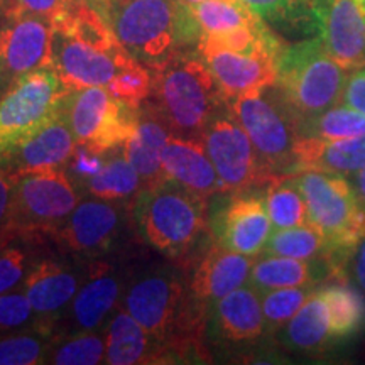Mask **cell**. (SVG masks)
Wrapping results in <instances>:
<instances>
[{"label": "cell", "instance_id": "6da1fadb", "mask_svg": "<svg viewBox=\"0 0 365 365\" xmlns=\"http://www.w3.org/2000/svg\"><path fill=\"white\" fill-rule=\"evenodd\" d=\"M51 70L68 90L107 86L134 58L118 43L110 24L98 9L71 4L53 19Z\"/></svg>", "mask_w": 365, "mask_h": 365}, {"label": "cell", "instance_id": "7a4b0ae2", "mask_svg": "<svg viewBox=\"0 0 365 365\" xmlns=\"http://www.w3.org/2000/svg\"><path fill=\"white\" fill-rule=\"evenodd\" d=\"M103 17L125 51L153 71L202 41L191 7L181 0H108Z\"/></svg>", "mask_w": 365, "mask_h": 365}, {"label": "cell", "instance_id": "3957f363", "mask_svg": "<svg viewBox=\"0 0 365 365\" xmlns=\"http://www.w3.org/2000/svg\"><path fill=\"white\" fill-rule=\"evenodd\" d=\"M154 100L173 134L202 137L227 102L202 54L178 51L153 75Z\"/></svg>", "mask_w": 365, "mask_h": 365}, {"label": "cell", "instance_id": "277c9868", "mask_svg": "<svg viewBox=\"0 0 365 365\" xmlns=\"http://www.w3.org/2000/svg\"><path fill=\"white\" fill-rule=\"evenodd\" d=\"M208 200L164 178L135 195L134 222L143 239L166 257H181L207 230Z\"/></svg>", "mask_w": 365, "mask_h": 365}, {"label": "cell", "instance_id": "5b68a950", "mask_svg": "<svg viewBox=\"0 0 365 365\" xmlns=\"http://www.w3.org/2000/svg\"><path fill=\"white\" fill-rule=\"evenodd\" d=\"M349 73L330 56L319 36L282 48L274 86L294 113L298 130L304 122L341 102Z\"/></svg>", "mask_w": 365, "mask_h": 365}, {"label": "cell", "instance_id": "8992f818", "mask_svg": "<svg viewBox=\"0 0 365 365\" xmlns=\"http://www.w3.org/2000/svg\"><path fill=\"white\" fill-rule=\"evenodd\" d=\"M228 108L247 132L259 159L274 180L281 181L298 175L296 144L301 137L298 120L276 86L228 100Z\"/></svg>", "mask_w": 365, "mask_h": 365}, {"label": "cell", "instance_id": "52a82bcc", "mask_svg": "<svg viewBox=\"0 0 365 365\" xmlns=\"http://www.w3.org/2000/svg\"><path fill=\"white\" fill-rule=\"evenodd\" d=\"M304 202L309 223L330 242L345 264L365 239V207L350 180L336 173L303 171L293 176Z\"/></svg>", "mask_w": 365, "mask_h": 365}, {"label": "cell", "instance_id": "ba28073f", "mask_svg": "<svg viewBox=\"0 0 365 365\" xmlns=\"http://www.w3.org/2000/svg\"><path fill=\"white\" fill-rule=\"evenodd\" d=\"M70 91L51 68L12 80L0 97V154L58 115Z\"/></svg>", "mask_w": 365, "mask_h": 365}, {"label": "cell", "instance_id": "9c48e42d", "mask_svg": "<svg viewBox=\"0 0 365 365\" xmlns=\"http://www.w3.org/2000/svg\"><path fill=\"white\" fill-rule=\"evenodd\" d=\"M78 203L80 196L63 168L17 178L14 188L12 235H53Z\"/></svg>", "mask_w": 365, "mask_h": 365}, {"label": "cell", "instance_id": "30bf717a", "mask_svg": "<svg viewBox=\"0 0 365 365\" xmlns=\"http://www.w3.org/2000/svg\"><path fill=\"white\" fill-rule=\"evenodd\" d=\"M65 113L76 143L102 154L124 145L139 124V108L117 100L107 86L70 91Z\"/></svg>", "mask_w": 365, "mask_h": 365}, {"label": "cell", "instance_id": "8fae6325", "mask_svg": "<svg viewBox=\"0 0 365 365\" xmlns=\"http://www.w3.org/2000/svg\"><path fill=\"white\" fill-rule=\"evenodd\" d=\"M202 140L215 166L222 193H242L276 182L232 112L222 108L203 130Z\"/></svg>", "mask_w": 365, "mask_h": 365}, {"label": "cell", "instance_id": "7c38bea8", "mask_svg": "<svg viewBox=\"0 0 365 365\" xmlns=\"http://www.w3.org/2000/svg\"><path fill=\"white\" fill-rule=\"evenodd\" d=\"M185 304V287L176 274L158 271L132 282L124 296V309L149 333L156 345L171 340Z\"/></svg>", "mask_w": 365, "mask_h": 365}, {"label": "cell", "instance_id": "4fadbf2b", "mask_svg": "<svg viewBox=\"0 0 365 365\" xmlns=\"http://www.w3.org/2000/svg\"><path fill=\"white\" fill-rule=\"evenodd\" d=\"M53 39L51 21L17 7L11 9L7 22L0 27V68L6 80L51 68Z\"/></svg>", "mask_w": 365, "mask_h": 365}, {"label": "cell", "instance_id": "5bb4252c", "mask_svg": "<svg viewBox=\"0 0 365 365\" xmlns=\"http://www.w3.org/2000/svg\"><path fill=\"white\" fill-rule=\"evenodd\" d=\"M282 48L284 44L279 39L249 53L228 49H210L198 53L205 58L228 102L240 95L261 91L276 85L277 59Z\"/></svg>", "mask_w": 365, "mask_h": 365}, {"label": "cell", "instance_id": "9a60e30c", "mask_svg": "<svg viewBox=\"0 0 365 365\" xmlns=\"http://www.w3.org/2000/svg\"><path fill=\"white\" fill-rule=\"evenodd\" d=\"M76 145L63 108L38 130L0 154V166L16 180L31 173L59 170L70 164Z\"/></svg>", "mask_w": 365, "mask_h": 365}, {"label": "cell", "instance_id": "2e32d148", "mask_svg": "<svg viewBox=\"0 0 365 365\" xmlns=\"http://www.w3.org/2000/svg\"><path fill=\"white\" fill-rule=\"evenodd\" d=\"M234 195L213 217V237L223 247L255 259L264 252L274 228L266 198L250 191Z\"/></svg>", "mask_w": 365, "mask_h": 365}, {"label": "cell", "instance_id": "e0dca14e", "mask_svg": "<svg viewBox=\"0 0 365 365\" xmlns=\"http://www.w3.org/2000/svg\"><path fill=\"white\" fill-rule=\"evenodd\" d=\"M122 227L124 213L120 207L113 202L95 198L78 203L53 237L73 254L97 257L117 244Z\"/></svg>", "mask_w": 365, "mask_h": 365}, {"label": "cell", "instance_id": "ac0fdd59", "mask_svg": "<svg viewBox=\"0 0 365 365\" xmlns=\"http://www.w3.org/2000/svg\"><path fill=\"white\" fill-rule=\"evenodd\" d=\"M319 39L346 71L365 68V11L359 0H330Z\"/></svg>", "mask_w": 365, "mask_h": 365}, {"label": "cell", "instance_id": "d6986e66", "mask_svg": "<svg viewBox=\"0 0 365 365\" xmlns=\"http://www.w3.org/2000/svg\"><path fill=\"white\" fill-rule=\"evenodd\" d=\"M252 264V257L234 252L218 242H213L190 282V291L196 303L202 307H213L223 296L249 284Z\"/></svg>", "mask_w": 365, "mask_h": 365}, {"label": "cell", "instance_id": "ffe728a7", "mask_svg": "<svg viewBox=\"0 0 365 365\" xmlns=\"http://www.w3.org/2000/svg\"><path fill=\"white\" fill-rule=\"evenodd\" d=\"M161 163L164 178L176 181L195 195L208 200L215 193H222L220 180L202 137L173 134L164 145Z\"/></svg>", "mask_w": 365, "mask_h": 365}, {"label": "cell", "instance_id": "44dd1931", "mask_svg": "<svg viewBox=\"0 0 365 365\" xmlns=\"http://www.w3.org/2000/svg\"><path fill=\"white\" fill-rule=\"evenodd\" d=\"M212 325L215 335L225 344L250 345L261 340L267 331L261 293L245 284L223 296L212 307Z\"/></svg>", "mask_w": 365, "mask_h": 365}, {"label": "cell", "instance_id": "7402d4cb", "mask_svg": "<svg viewBox=\"0 0 365 365\" xmlns=\"http://www.w3.org/2000/svg\"><path fill=\"white\" fill-rule=\"evenodd\" d=\"M80 286L78 274L56 261L46 259L29 269L24 277V294L34 314L41 318V330H49V318L70 307Z\"/></svg>", "mask_w": 365, "mask_h": 365}, {"label": "cell", "instance_id": "603a6c76", "mask_svg": "<svg viewBox=\"0 0 365 365\" xmlns=\"http://www.w3.org/2000/svg\"><path fill=\"white\" fill-rule=\"evenodd\" d=\"M330 281H346L325 259L301 261L282 255L262 254L250 269L249 286L259 293L281 287H318Z\"/></svg>", "mask_w": 365, "mask_h": 365}, {"label": "cell", "instance_id": "cb8c5ba5", "mask_svg": "<svg viewBox=\"0 0 365 365\" xmlns=\"http://www.w3.org/2000/svg\"><path fill=\"white\" fill-rule=\"evenodd\" d=\"M272 31L296 41L317 38L330 0H242Z\"/></svg>", "mask_w": 365, "mask_h": 365}, {"label": "cell", "instance_id": "d4e9b609", "mask_svg": "<svg viewBox=\"0 0 365 365\" xmlns=\"http://www.w3.org/2000/svg\"><path fill=\"white\" fill-rule=\"evenodd\" d=\"M171 135L173 130L170 125L153 103L149 102L144 107H139V124L130 139L124 144V153L139 173L143 186L164 180L161 156L164 145Z\"/></svg>", "mask_w": 365, "mask_h": 365}, {"label": "cell", "instance_id": "484cf974", "mask_svg": "<svg viewBox=\"0 0 365 365\" xmlns=\"http://www.w3.org/2000/svg\"><path fill=\"white\" fill-rule=\"evenodd\" d=\"M296 164L298 175L303 171L352 175L365 168V135L340 140L299 137L296 144Z\"/></svg>", "mask_w": 365, "mask_h": 365}, {"label": "cell", "instance_id": "4316f807", "mask_svg": "<svg viewBox=\"0 0 365 365\" xmlns=\"http://www.w3.org/2000/svg\"><path fill=\"white\" fill-rule=\"evenodd\" d=\"M122 294V281L108 267H98L88 281L80 286L70 303L71 327L80 331H91L107 319L117 307Z\"/></svg>", "mask_w": 365, "mask_h": 365}, {"label": "cell", "instance_id": "83f0119b", "mask_svg": "<svg viewBox=\"0 0 365 365\" xmlns=\"http://www.w3.org/2000/svg\"><path fill=\"white\" fill-rule=\"evenodd\" d=\"M158 345L127 309L113 314L105 333V364L137 365L154 362Z\"/></svg>", "mask_w": 365, "mask_h": 365}, {"label": "cell", "instance_id": "f1b7e54d", "mask_svg": "<svg viewBox=\"0 0 365 365\" xmlns=\"http://www.w3.org/2000/svg\"><path fill=\"white\" fill-rule=\"evenodd\" d=\"M279 331L282 345L299 354H322L335 340L330 331L328 309L317 291Z\"/></svg>", "mask_w": 365, "mask_h": 365}, {"label": "cell", "instance_id": "f546056e", "mask_svg": "<svg viewBox=\"0 0 365 365\" xmlns=\"http://www.w3.org/2000/svg\"><path fill=\"white\" fill-rule=\"evenodd\" d=\"M262 254L282 255V257L301 259V261L325 259L344 279H346V264L333 252L327 237L312 223L293 228H274Z\"/></svg>", "mask_w": 365, "mask_h": 365}, {"label": "cell", "instance_id": "4dcf8cb0", "mask_svg": "<svg viewBox=\"0 0 365 365\" xmlns=\"http://www.w3.org/2000/svg\"><path fill=\"white\" fill-rule=\"evenodd\" d=\"M86 191L98 200L122 202L130 200L143 188L139 173L125 158L124 145L108 150L105 154V164L97 175L83 181Z\"/></svg>", "mask_w": 365, "mask_h": 365}, {"label": "cell", "instance_id": "1f68e13d", "mask_svg": "<svg viewBox=\"0 0 365 365\" xmlns=\"http://www.w3.org/2000/svg\"><path fill=\"white\" fill-rule=\"evenodd\" d=\"M330 318V331L335 340L349 339L365 323V301L362 294L346 281H330L318 286Z\"/></svg>", "mask_w": 365, "mask_h": 365}, {"label": "cell", "instance_id": "d6a6232c", "mask_svg": "<svg viewBox=\"0 0 365 365\" xmlns=\"http://www.w3.org/2000/svg\"><path fill=\"white\" fill-rule=\"evenodd\" d=\"M190 7L202 31V38L264 22L242 0H203Z\"/></svg>", "mask_w": 365, "mask_h": 365}, {"label": "cell", "instance_id": "836d02e7", "mask_svg": "<svg viewBox=\"0 0 365 365\" xmlns=\"http://www.w3.org/2000/svg\"><path fill=\"white\" fill-rule=\"evenodd\" d=\"M301 137H317L323 140L352 139L365 135V113L349 105H333L318 117L299 127Z\"/></svg>", "mask_w": 365, "mask_h": 365}, {"label": "cell", "instance_id": "e575fe53", "mask_svg": "<svg viewBox=\"0 0 365 365\" xmlns=\"http://www.w3.org/2000/svg\"><path fill=\"white\" fill-rule=\"evenodd\" d=\"M266 207L274 228H293L309 223L307 202L293 178L267 186Z\"/></svg>", "mask_w": 365, "mask_h": 365}, {"label": "cell", "instance_id": "d590c367", "mask_svg": "<svg viewBox=\"0 0 365 365\" xmlns=\"http://www.w3.org/2000/svg\"><path fill=\"white\" fill-rule=\"evenodd\" d=\"M51 341L48 331L12 333L0 336V365H38L48 362Z\"/></svg>", "mask_w": 365, "mask_h": 365}, {"label": "cell", "instance_id": "8d00e7d4", "mask_svg": "<svg viewBox=\"0 0 365 365\" xmlns=\"http://www.w3.org/2000/svg\"><path fill=\"white\" fill-rule=\"evenodd\" d=\"M317 287H281L261 293L262 313L267 330H279L309 299Z\"/></svg>", "mask_w": 365, "mask_h": 365}, {"label": "cell", "instance_id": "74e56055", "mask_svg": "<svg viewBox=\"0 0 365 365\" xmlns=\"http://www.w3.org/2000/svg\"><path fill=\"white\" fill-rule=\"evenodd\" d=\"M49 364L56 365H97L105 362V336L90 331H80L71 339L51 346Z\"/></svg>", "mask_w": 365, "mask_h": 365}, {"label": "cell", "instance_id": "f35d334b", "mask_svg": "<svg viewBox=\"0 0 365 365\" xmlns=\"http://www.w3.org/2000/svg\"><path fill=\"white\" fill-rule=\"evenodd\" d=\"M107 88L117 100L139 108L150 97L153 75L148 66L134 59L113 76Z\"/></svg>", "mask_w": 365, "mask_h": 365}, {"label": "cell", "instance_id": "ab89813d", "mask_svg": "<svg viewBox=\"0 0 365 365\" xmlns=\"http://www.w3.org/2000/svg\"><path fill=\"white\" fill-rule=\"evenodd\" d=\"M34 309L24 293L0 294V333L29 325Z\"/></svg>", "mask_w": 365, "mask_h": 365}, {"label": "cell", "instance_id": "60d3db41", "mask_svg": "<svg viewBox=\"0 0 365 365\" xmlns=\"http://www.w3.org/2000/svg\"><path fill=\"white\" fill-rule=\"evenodd\" d=\"M26 277V254L17 247L0 249V294L11 293Z\"/></svg>", "mask_w": 365, "mask_h": 365}, {"label": "cell", "instance_id": "b9f144b4", "mask_svg": "<svg viewBox=\"0 0 365 365\" xmlns=\"http://www.w3.org/2000/svg\"><path fill=\"white\" fill-rule=\"evenodd\" d=\"M105 154L78 144L70 161V170L75 173L80 182H83L102 170L105 164Z\"/></svg>", "mask_w": 365, "mask_h": 365}, {"label": "cell", "instance_id": "7bdbcfd3", "mask_svg": "<svg viewBox=\"0 0 365 365\" xmlns=\"http://www.w3.org/2000/svg\"><path fill=\"white\" fill-rule=\"evenodd\" d=\"M14 188L16 178L0 166V239L12 237V207H14Z\"/></svg>", "mask_w": 365, "mask_h": 365}, {"label": "cell", "instance_id": "ee69618b", "mask_svg": "<svg viewBox=\"0 0 365 365\" xmlns=\"http://www.w3.org/2000/svg\"><path fill=\"white\" fill-rule=\"evenodd\" d=\"M17 9L21 11L38 14L46 19L53 21L56 19L59 14H63L71 4V0H14Z\"/></svg>", "mask_w": 365, "mask_h": 365}, {"label": "cell", "instance_id": "f6af8a7d", "mask_svg": "<svg viewBox=\"0 0 365 365\" xmlns=\"http://www.w3.org/2000/svg\"><path fill=\"white\" fill-rule=\"evenodd\" d=\"M341 103L365 113V68L352 71L346 80Z\"/></svg>", "mask_w": 365, "mask_h": 365}, {"label": "cell", "instance_id": "bcb514c9", "mask_svg": "<svg viewBox=\"0 0 365 365\" xmlns=\"http://www.w3.org/2000/svg\"><path fill=\"white\" fill-rule=\"evenodd\" d=\"M350 266H352V276L360 289L365 293V239L357 245V249L350 257Z\"/></svg>", "mask_w": 365, "mask_h": 365}, {"label": "cell", "instance_id": "7dc6e473", "mask_svg": "<svg viewBox=\"0 0 365 365\" xmlns=\"http://www.w3.org/2000/svg\"><path fill=\"white\" fill-rule=\"evenodd\" d=\"M350 182H352L355 191H357L360 202H362L365 207V168L360 171L352 173V180H350Z\"/></svg>", "mask_w": 365, "mask_h": 365}, {"label": "cell", "instance_id": "c3c4849f", "mask_svg": "<svg viewBox=\"0 0 365 365\" xmlns=\"http://www.w3.org/2000/svg\"><path fill=\"white\" fill-rule=\"evenodd\" d=\"M76 2H83V4H88V6L95 7V9H98V11L103 14V9H105V6H107V2H108V0H76Z\"/></svg>", "mask_w": 365, "mask_h": 365}, {"label": "cell", "instance_id": "681fc988", "mask_svg": "<svg viewBox=\"0 0 365 365\" xmlns=\"http://www.w3.org/2000/svg\"><path fill=\"white\" fill-rule=\"evenodd\" d=\"M182 4H186V6H195V4L198 2H203V0H181Z\"/></svg>", "mask_w": 365, "mask_h": 365}, {"label": "cell", "instance_id": "f907efd6", "mask_svg": "<svg viewBox=\"0 0 365 365\" xmlns=\"http://www.w3.org/2000/svg\"><path fill=\"white\" fill-rule=\"evenodd\" d=\"M7 240H9V239H0V249H2L4 245H7Z\"/></svg>", "mask_w": 365, "mask_h": 365}, {"label": "cell", "instance_id": "816d5d0a", "mask_svg": "<svg viewBox=\"0 0 365 365\" xmlns=\"http://www.w3.org/2000/svg\"><path fill=\"white\" fill-rule=\"evenodd\" d=\"M2 81H7V80H6V76H4V73H2V68H0V83H2Z\"/></svg>", "mask_w": 365, "mask_h": 365}, {"label": "cell", "instance_id": "f5cc1de1", "mask_svg": "<svg viewBox=\"0 0 365 365\" xmlns=\"http://www.w3.org/2000/svg\"><path fill=\"white\" fill-rule=\"evenodd\" d=\"M359 4H360V6H362V9L365 11V0H359Z\"/></svg>", "mask_w": 365, "mask_h": 365}]
</instances>
